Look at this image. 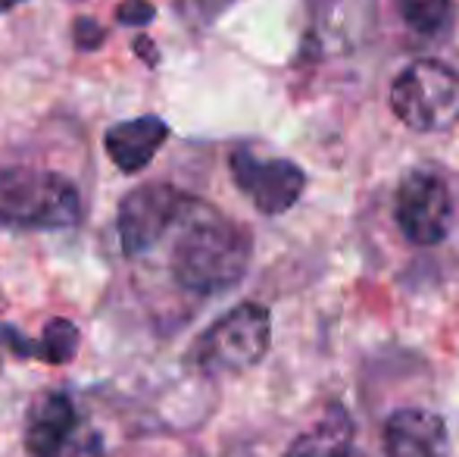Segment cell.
I'll use <instances>...</instances> for the list:
<instances>
[{"label": "cell", "mask_w": 459, "mask_h": 457, "mask_svg": "<svg viewBox=\"0 0 459 457\" xmlns=\"http://www.w3.org/2000/svg\"><path fill=\"white\" fill-rule=\"evenodd\" d=\"M250 254H254L250 232L194 198L172 244V276L194 294L229 292L244 279Z\"/></svg>", "instance_id": "6da1fadb"}, {"label": "cell", "mask_w": 459, "mask_h": 457, "mask_svg": "<svg viewBox=\"0 0 459 457\" xmlns=\"http://www.w3.org/2000/svg\"><path fill=\"white\" fill-rule=\"evenodd\" d=\"M82 220V195L73 179L35 166L0 170V226L73 229Z\"/></svg>", "instance_id": "7a4b0ae2"}, {"label": "cell", "mask_w": 459, "mask_h": 457, "mask_svg": "<svg viewBox=\"0 0 459 457\" xmlns=\"http://www.w3.org/2000/svg\"><path fill=\"white\" fill-rule=\"evenodd\" d=\"M273 342V320L260 304H238L219 317L187 351V364L206 376H229L256 366Z\"/></svg>", "instance_id": "3957f363"}, {"label": "cell", "mask_w": 459, "mask_h": 457, "mask_svg": "<svg viewBox=\"0 0 459 457\" xmlns=\"http://www.w3.org/2000/svg\"><path fill=\"white\" fill-rule=\"evenodd\" d=\"M391 107L412 132H447L459 119V75L437 60H416L397 75Z\"/></svg>", "instance_id": "277c9868"}, {"label": "cell", "mask_w": 459, "mask_h": 457, "mask_svg": "<svg viewBox=\"0 0 459 457\" xmlns=\"http://www.w3.org/2000/svg\"><path fill=\"white\" fill-rule=\"evenodd\" d=\"M194 198L178 191L176 185L151 182L132 189L119 201L116 226H119V244L126 257H138L153 250L191 210Z\"/></svg>", "instance_id": "5b68a950"}, {"label": "cell", "mask_w": 459, "mask_h": 457, "mask_svg": "<svg viewBox=\"0 0 459 457\" xmlns=\"http://www.w3.org/2000/svg\"><path fill=\"white\" fill-rule=\"evenodd\" d=\"M25 452L31 457H100V435L82 426L69 395L48 391L29 410Z\"/></svg>", "instance_id": "8992f818"}, {"label": "cell", "mask_w": 459, "mask_h": 457, "mask_svg": "<svg viewBox=\"0 0 459 457\" xmlns=\"http://www.w3.org/2000/svg\"><path fill=\"white\" fill-rule=\"evenodd\" d=\"M397 226L412 244H437L454 223V201L441 176L416 170L397 189Z\"/></svg>", "instance_id": "52a82bcc"}, {"label": "cell", "mask_w": 459, "mask_h": 457, "mask_svg": "<svg viewBox=\"0 0 459 457\" xmlns=\"http://www.w3.org/2000/svg\"><path fill=\"white\" fill-rule=\"evenodd\" d=\"M229 166L238 189L266 216H278L288 207H294L297 198L303 195V185H307V176L297 163L278 157H256L254 151H235Z\"/></svg>", "instance_id": "ba28073f"}, {"label": "cell", "mask_w": 459, "mask_h": 457, "mask_svg": "<svg viewBox=\"0 0 459 457\" xmlns=\"http://www.w3.org/2000/svg\"><path fill=\"white\" fill-rule=\"evenodd\" d=\"M450 435L437 414L422 408L394 410L385 423L387 457H447Z\"/></svg>", "instance_id": "9c48e42d"}, {"label": "cell", "mask_w": 459, "mask_h": 457, "mask_svg": "<svg viewBox=\"0 0 459 457\" xmlns=\"http://www.w3.org/2000/svg\"><path fill=\"white\" fill-rule=\"evenodd\" d=\"M169 138V126L160 116H138V119L116 122L103 135V147H107L109 160L116 163L119 172H141L157 151Z\"/></svg>", "instance_id": "30bf717a"}, {"label": "cell", "mask_w": 459, "mask_h": 457, "mask_svg": "<svg viewBox=\"0 0 459 457\" xmlns=\"http://www.w3.org/2000/svg\"><path fill=\"white\" fill-rule=\"evenodd\" d=\"M353 445V423L344 408H328L316 426L290 442L284 457H351Z\"/></svg>", "instance_id": "8fae6325"}, {"label": "cell", "mask_w": 459, "mask_h": 457, "mask_svg": "<svg viewBox=\"0 0 459 457\" xmlns=\"http://www.w3.org/2000/svg\"><path fill=\"white\" fill-rule=\"evenodd\" d=\"M79 326L69 323V320H50L41 332V342H38V357H44L48 364L60 366L79 354Z\"/></svg>", "instance_id": "7c38bea8"}, {"label": "cell", "mask_w": 459, "mask_h": 457, "mask_svg": "<svg viewBox=\"0 0 459 457\" xmlns=\"http://www.w3.org/2000/svg\"><path fill=\"white\" fill-rule=\"evenodd\" d=\"M400 10L419 35H441L454 19V0H400Z\"/></svg>", "instance_id": "4fadbf2b"}, {"label": "cell", "mask_w": 459, "mask_h": 457, "mask_svg": "<svg viewBox=\"0 0 459 457\" xmlns=\"http://www.w3.org/2000/svg\"><path fill=\"white\" fill-rule=\"evenodd\" d=\"M73 38H75V48L79 50H97L103 41H107V31H103V25L97 22V19L79 16L73 25Z\"/></svg>", "instance_id": "5bb4252c"}, {"label": "cell", "mask_w": 459, "mask_h": 457, "mask_svg": "<svg viewBox=\"0 0 459 457\" xmlns=\"http://www.w3.org/2000/svg\"><path fill=\"white\" fill-rule=\"evenodd\" d=\"M153 16H157V10H153L151 0H122L116 6V19L122 25H147Z\"/></svg>", "instance_id": "9a60e30c"}, {"label": "cell", "mask_w": 459, "mask_h": 457, "mask_svg": "<svg viewBox=\"0 0 459 457\" xmlns=\"http://www.w3.org/2000/svg\"><path fill=\"white\" fill-rule=\"evenodd\" d=\"M0 345H6L19 357H38V345L31 338H25L16 326H0Z\"/></svg>", "instance_id": "2e32d148"}, {"label": "cell", "mask_w": 459, "mask_h": 457, "mask_svg": "<svg viewBox=\"0 0 459 457\" xmlns=\"http://www.w3.org/2000/svg\"><path fill=\"white\" fill-rule=\"evenodd\" d=\"M151 48H153V44H151V41H147V38H138V41H134V50H138V54H141V57H144V54H147V57H151V63H157V54H153V50H151Z\"/></svg>", "instance_id": "e0dca14e"}, {"label": "cell", "mask_w": 459, "mask_h": 457, "mask_svg": "<svg viewBox=\"0 0 459 457\" xmlns=\"http://www.w3.org/2000/svg\"><path fill=\"white\" fill-rule=\"evenodd\" d=\"M16 4H22V0H0V13H6V10H13Z\"/></svg>", "instance_id": "ac0fdd59"}]
</instances>
